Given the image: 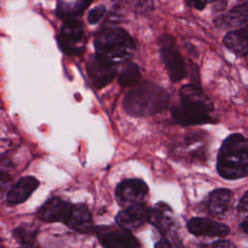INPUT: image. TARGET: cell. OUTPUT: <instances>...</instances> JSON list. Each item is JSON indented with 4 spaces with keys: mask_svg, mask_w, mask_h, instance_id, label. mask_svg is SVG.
Wrapping results in <instances>:
<instances>
[{
    "mask_svg": "<svg viewBox=\"0 0 248 248\" xmlns=\"http://www.w3.org/2000/svg\"><path fill=\"white\" fill-rule=\"evenodd\" d=\"M150 214L151 208L145 203H140L119 211L115 216V222L120 229L131 232L149 222Z\"/></svg>",
    "mask_w": 248,
    "mask_h": 248,
    "instance_id": "9",
    "label": "cell"
},
{
    "mask_svg": "<svg viewBox=\"0 0 248 248\" xmlns=\"http://www.w3.org/2000/svg\"><path fill=\"white\" fill-rule=\"evenodd\" d=\"M232 202V192L226 188H219L209 193L204 201V208L212 216H222L229 211Z\"/></svg>",
    "mask_w": 248,
    "mask_h": 248,
    "instance_id": "13",
    "label": "cell"
},
{
    "mask_svg": "<svg viewBox=\"0 0 248 248\" xmlns=\"http://www.w3.org/2000/svg\"><path fill=\"white\" fill-rule=\"evenodd\" d=\"M248 22V2L240 3L226 14H223L215 18V26L220 29H232L240 27Z\"/></svg>",
    "mask_w": 248,
    "mask_h": 248,
    "instance_id": "16",
    "label": "cell"
},
{
    "mask_svg": "<svg viewBox=\"0 0 248 248\" xmlns=\"http://www.w3.org/2000/svg\"><path fill=\"white\" fill-rule=\"evenodd\" d=\"M160 56L171 81L177 82L186 76L184 59L172 37L164 35L160 38Z\"/></svg>",
    "mask_w": 248,
    "mask_h": 248,
    "instance_id": "6",
    "label": "cell"
},
{
    "mask_svg": "<svg viewBox=\"0 0 248 248\" xmlns=\"http://www.w3.org/2000/svg\"><path fill=\"white\" fill-rule=\"evenodd\" d=\"M73 207V203L54 197L47 200L39 209L37 215L39 219L47 223H66Z\"/></svg>",
    "mask_w": 248,
    "mask_h": 248,
    "instance_id": "12",
    "label": "cell"
},
{
    "mask_svg": "<svg viewBox=\"0 0 248 248\" xmlns=\"http://www.w3.org/2000/svg\"><path fill=\"white\" fill-rule=\"evenodd\" d=\"M39 180L34 176H24L20 178L7 193V204L16 205L22 203L32 195V193L39 187Z\"/></svg>",
    "mask_w": 248,
    "mask_h": 248,
    "instance_id": "15",
    "label": "cell"
},
{
    "mask_svg": "<svg viewBox=\"0 0 248 248\" xmlns=\"http://www.w3.org/2000/svg\"><path fill=\"white\" fill-rule=\"evenodd\" d=\"M171 208L165 202H158L151 208L149 223L152 224L162 234L170 233L174 225Z\"/></svg>",
    "mask_w": 248,
    "mask_h": 248,
    "instance_id": "17",
    "label": "cell"
},
{
    "mask_svg": "<svg viewBox=\"0 0 248 248\" xmlns=\"http://www.w3.org/2000/svg\"><path fill=\"white\" fill-rule=\"evenodd\" d=\"M86 71L93 86L102 88L113 79L117 73V66L104 62L94 54L87 60Z\"/></svg>",
    "mask_w": 248,
    "mask_h": 248,
    "instance_id": "10",
    "label": "cell"
},
{
    "mask_svg": "<svg viewBox=\"0 0 248 248\" xmlns=\"http://www.w3.org/2000/svg\"><path fill=\"white\" fill-rule=\"evenodd\" d=\"M187 229L196 236L224 237L230 233V228L226 224L203 217L191 218L187 223Z\"/></svg>",
    "mask_w": 248,
    "mask_h": 248,
    "instance_id": "11",
    "label": "cell"
},
{
    "mask_svg": "<svg viewBox=\"0 0 248 248\" xmlns=\"http://www.w3.org/2000/svg\"><path fill=\"white\" fill-rule=\"evenodd\" d=\"M212 248H236V247L232 241L222 239V240L215 241L212 245Z\"/></svg>",
    "mask_w": 248,
    "mask_h": 248,
    "instance_id": "24",
    "label": "cell"
},
{
    "mask_svg": "<svg viewBox=\"0 0 248 248\" xmlns=\"http://www.w3.org/2000/svg\"><path fill=\"white\" fill-rule=\"evenodd\" d=\"M186 3H187V5L191 6L192 8H195V9H197V10H199V11H202V10H203V9L205 8V6H206V4H207L208 2H206V1H198V0H195V1H187Z\"/></svg>",
    "mask_w": 248,
    "mask_h": 248,
    "instance_id": "26",
    "label": "cell"
},
{
    "mask_svg": "<svg viewBox=\"0 0 248 248\" xmlns=\"http://www.w3.org/2000/svg\"><path fill=\"white\" fill-rule=\"evenodd\" d=\"M94 232L104 248H141L140 240L131 232L123 229L98 226Z\"/></svg>",
    "mask_w": 248,
    "mask_h": 248,
    "instance_id": "7",
    "label": "cell"
},
{
    "mask_svg": "<svg viewBox=\"0 0 248 248\" xmlns=\"http://www.w3.org/2000/svg\"><path fill=\"white\" fill-rule=\"evenodd\" d=\"M65 225L80 233H91L95 231L91 213L87 206L82 203L73 204Z\"/></svg>",
    "mask_w": 248,
    "mask_h": 248,
    "instance_id": "14",
    "label": "cell"
},
{
    "mask_svg": "<svg viewBox=\"0 0 248 248\" xmlns=\"http://www.w3.org/2000/svg\"><path fill=\"white\" fill-rule=\"evenodd\" d=\"M240 227H241L242 231L248 234V216L242 221V223L240 224Z\"/></svg>",
    "mask_w": 248,
    "mask_h": 248,
    "instance_id": "28",
    "label": "cell"
},
{
    "mask_svg": "<svg viewBox=\"0 0 248 248\" xmlns=\"http://www.w3.org/2000/svg\"><path fill=\"white\" fill-rule=\"evenodd\" d=\"M148 193L146 183L139 178L122 180L115 189V198L119 205L124 208L144 203L143 200Z\"/></svg>",
    "mask_w": 248,
    "mask_h": 248,
    "instance_id": "8",
    "label": "cell"
},
{
    "mask_svg": "<svg viewBox=\"0 0 248 248\" xmlns=\"http://www.w3.org/2000/svg\"><path fill=\"white\" fill-rule=\"evenodd\" d=\"M94 46L95 55L113 66L128 61L135 51V43L130 34L114 26L99 29L95 34Z\"/></svg>",
    "mask_w": 248,
    "mask_h": 248,
    "instance_id": "2",
    "label": "cell"
},
{
    "mask_svg": "<svg viewBox=\"0 0 248 248\" xmlns=\"http://www.w3.org/2000/svg\"><path fill=\"white\" fill-rule=\"evenodd\" d=\"M237 210L240 213H248V190L240 199L237 204Z\"/></svg>",
    "mask_w": 248,
    "mask_h": 248,
    "instance_id": "23",
    "label": "cell"
},
{
    "mask_svg": "<svg viewBox=\"0 0 248 248\" xmlns=\"http://www.w3.org/2000/svg\"><path fill=\"white\" fill-rule=\"evenodd\" d=\"M225 46L237 55H248V24L226 34Z\"/></svg>",
    "mask_w": 248,
    "mask_h": 248,
    "instance_id": "18",
    "label": "cell"
},
{
    "mask_svg": "<svg viewBox=\"0 0 248 248\" xmlns=\"http://www.w3.org/2000/svg\"><path fill=\"white\" fill-rule=\"evenodd\" d=\"M168 92L159 85L143 81L135 85L125 95L123 108L133 116H150L165 109L169 104Z\"/></svg>",
    "mask_w": 248,
    "mask_h": 248,
    "instance_id": "4",
    "label": "cell"
},
{
    "mask_svg": "<svg viewBox=\"0 0 248 248\" xmlns=\"http://www.w3.org/2000/svg\"><path fill=\"white\" fill-rule=\"evenodd\" d=\"M181 104L171 110L173 120L180 125H198L213 122L211 113L214 107L203 91L194 84L183 85L179 89Z\"/></svg>",
    "mask_w": 248,
    "mask_h": 248,
    "instance_id": "1",
    "label": "cell"
},
{
    "mask_svg": "<svg viewBox=\"0 0 248 248\" xmlns=\"http://www.w3.org/2000/svg\"><path fill=\"white\" fill-rule=\"evenodd\" d=\"M173 248H188V247L184 246L181 240H177V239H175L174 244H173Z\"/></svg>",
    "mask_w": 248,
    "mask_h": 248,
    "instance_id": "29",
    "label": "cell"
},
{
    "mask_svg": "<svg viewBox=\"0 0 248 248\" xmlns=\"http://www.w3.org/2000/svg\"><path fill=\"white\" fill-rule=\"evenodd\" d=\"M38 232L39 229L34 224L23 223L13 231V235L22 248H41L36 240Z\"/></svg>",
    "mask_w": 248,
    "mask_h": 248,
    "instance_id": "20",
    "label": "cell"
},
{
    "mask_svg": "<svg viewBox=\"0 0 248 248\" xmlns=\"http://www.w3.org/2000/svg\"><path fill=\"white\" fill-rule=\"evenodd\" d=\"M105 13H106V7L104 5H99V6L94 7L88 13V16H87L88 22L90 24L97 23L101 19V17L105 15Z\"/></svg>",
    "mask_w": 248,
    "mask_h": 248,
    "instance_id": "22",
    "label": "cell"
},
{
    "mask_svg": "<svg viewBox=\"0 0 248 248\" xmlns=\"http://www.w3.org/2000/svg\"><path fill=\"white\" fill-rule=\"evenodd\" d=\"M218 174L229 180H235L248 175V140L241 134L227 137L217 155Z\"/></svg>",
    "mask_w": 248,
    "mask_h": 248,
    "instance_id": "3",
    "label": "cell"
},
{
    "mask_svg": "<svg viewBox=\"0 0 248 248\" xmlns=\"http://www.w3.org/2000/svg\"><path fill=\"white\" fill-rule=\"evenodd\" d=\"M227 4L228 3L226 1H218V2L214 3V8L217 11H222V10H224L226 8Z\"/></svg>",
    "mask_w": 248,
    "mask_h": 248,
    "instance_id": "27",
    "label": "cell"
},
{
    "mask_svg": "<svg viewBox=\"0 0 248 248\" xmlns=\"http://www.w3.org/2000/svg\"><path fill=\"white\" fill-rule=\"evenodd\" d=\"M89 4L90 2L86 1H58L56 6V15L64 22L76 20L81 16L83 11Z\"/></svg>",
    "mask_w": 248,
    "mask_h": 248,
    "instance_id": "19",
    "label": "cell"
},
{
    "mask_svg": "<svg viewBox=\"0 0 248 248\" xmlns=\"http://www.w3.org/2000/svg\"><path fill=\"white\" fill-rule=\"evenodd\" d=\"M57 43L61 50L68 55L82 53L86 45L82 23L78 19L64 22L57 35Z\"/></svg>",
    "mask_w": 248,
    "mask_h": 248,
    "instance_id": "5",
    "label": "cell"
},
{
    "mask_svg": "<svg viewBox=\"0 0 248 248\" xmlns=\"http://www.w3.org/2000/svg\"><path fill=\"white\" fill-rule=\"evenodd\" d=\"M140 78V72L137 64L134 62H128L122 69L118 81L122 86H131L136 84Z\"/></svg>",
    "mask_w": 248,
    "mask_h": 248,
    "instance_id": "21",
    "label": "cell"
},
{
    "mask_svg": "<svg viewBox=\"0 0 248 248\" xmlns=\"http://www.w3.org/2000/svg\"><path fill=\"white\" fill-rule=\"evenodd\" d=\"M154 248H173V246L167 237L163 236L155 243Z\"/></svg>",
    "mask_w": 248,
    "mask_h": 248,
    "instance_id": "25",
    "label": "cell"
}]
</instances>
